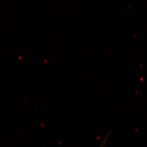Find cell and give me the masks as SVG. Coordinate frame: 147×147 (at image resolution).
<instances>
[{"label": "cell", "mask_w": 147, "mask_h": 147, "mask_svg": "<svg viewBox=\"0 0 147 147\" xmlns=\"http://www.w3.org/2000/svg\"></svg>", "instance_id": "6da1fadb"}]
</instances>
